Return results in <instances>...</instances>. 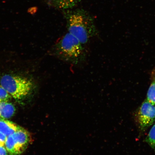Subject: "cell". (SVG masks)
<instances>
[{"mask_svg":"<svg viewBox=\"0 0 155 155\" xmlns=\"http://www.w3.org/2000/svg\"><path fill=\"white\" fill-rule=\"evenodd\" d=\"M68 31L84 45L98 34L94 19L86 11L77 9L65 15Z\"/></svg>","mask_w":155,"mask_h":155,"instance_id":"obj_1","label":"cell"},{"mask_svg":"<svg viewBox=\"0 0 155 155\" xmlns=\"http://www.w3.org/2000/svg\"><path fill=\"white\" fill-rule=\"evenodd\" d=\"M52 53L58 59L74 65L83 63L86 58L83 45L69 32L54 45Z\"/></svg>","mask_w":155,"mask_h":155,"instance_id":"obj_2","label":"cell"},{"mask_svg":"<svg viewBox=\"0 0 155 155\" xmlns=\"http://www.w3.org/2000/svg\"><path fill=\"white\" fill-rule=\"evenodd\" d=\"M1 86L15 99H24L30 94L34 87L32 81L18 75L6 74L2 77Z\"/></svg>","mask_w":155,"mask_h":155,"instance_id":"obj_3","label":"cell"},{"mask_svg":"<svg viewBox=\"0 0 155 155\" xmlns=\"http://www.w3.org/2000/svg\"><path fill=\"white\" fill-rule=\"evenodd\" d=\"M31 137L22 128L7 137L5 147L10 155H18L26 150L30 142Z\"/></svg>","mask_w":155,"mask_h":155,"instance_id":"obj_4","label":"cell"},{"mask_svg":"<svg viewBox=\"0 0 155 155\" xmlns=\"http://www.w3.org/2000/svg\"><path fill=\"white\" fill-rule=\"evenodd\" d=\"M137 120L141 130L144 131L152 125L155 121V107L145 100L140 108Z\"/></svg>","mask_w":155,"mask_h":155,"instance_id":"obj_5","label":"cell"},{"mask_svg":"<svg viewBox=\"0 0 155 155\" xmlns=\"http://www.w3.org/2000/svg\"><path fill=\"white\" fill-rule=\"evenodd\" d=\"M51 7L59 9H68L73 8L82 0H44Z\"/></svg>","mask_w":155,"mask_h":155,"instance_id":"obj_6","label":"cell"},{"mask_svg":"<svg viewBox=\"0 0 155 155\" xmlns=\"http://www.w3.org/2000/svg\"><path fill=\"white\" fill-rule=\"evenodd\" d=\"M21 128L12 122L0 119V133L7 137L13 134Z\"/></svg>","mask_w":155,"mask_h":155,"instance_id":"obj_7","label":"cell"},{"mask_svg":"<svg viewBox=\"0 0 155 155\" xmlns=\"http://www.w3.org/2000/svg\"><path fill=\"white\" fill-rule=\"evenodd\" d=\"M15 111L14 106L10 103L8 101L0 103V119H9L14 115Z\"/></svg>","mask_w":155,"mask_h":155,"instance_id":"obj_8","label":"cell"},{"mask_svg":"<svg viewBox=\"0 0 155 155\" xmlns=\"http://www.w3.org/2000/svg\"><path fill=\"white\" fill-rule=\"evenodd\" d=\"M147 100L153 105H155V71L153 74L152 82L147 93Z\"/></svg>","mask_w":155,"mask_h":155,"instance_id":"obj_9","label":"cell"},{"mask_svg":"<svg viewBox=\"0 0 155 155\" xmlns=\"http://www.w3.org/2000/svg\"><path fill=\"white\" fill-rule=\"evenodd\" d=\"M147 141L150 146L155 150V123L149 133Z\"/></svg>","mask_w":155,"mask_h":155,"instance_id":"obj_10","label":"cell"},{"mask_svg":"<svg viewBox=\"0 0 155 155\" xmlns=\"http://www.w3.org/2000/svg\"><path fill=\"white\" fill-rule=\"evenodd\" d=\"M11 97L9 93L2 87L0 86V103L8 101Z\"/></svg>","mask_w":155,"mask_h":155,"instance_id":"obj_11","label":"cell"},{"mask_svg":"<svg viewBox=\"0 0 155 155\" xmlns=\"http://www.w3.org/2000/svg\"><path fill=\"white\" fill-rule=\"evenodd\" d=\"M7 137L2 133H0V146L5 147V141L7 140Z\"/></svg>","mask_w":155,"mask_h":155,"instance_id":"obj_12","label":"cell"},{"mask_svg":"<svg viewBox=\"0 0 155 155\" xmlns=\"http://www.w3.org/2000/svg\"><path fill=\"white\" fill-rule=\"evenodd\" d=\"M0 155H10L5 147L0 146Z\"/></svg>","mask_w":155,"mask_h":155,"instance_id":"obj_13","label":"cell"}]
</instances>
